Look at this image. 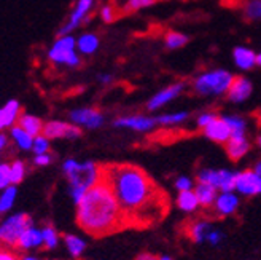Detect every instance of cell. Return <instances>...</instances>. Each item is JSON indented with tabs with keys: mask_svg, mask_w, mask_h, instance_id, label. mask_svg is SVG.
<instances>
[{
	"mask_svg": "<svg viewBox=\"0 0 261 260\" xmlns=\"http://www.w3.org/2000/svg\"><path fill=\"white\" fill-rule=\"evenodd\" d=\"M102 182L110 187L127 227L145 228L161 222L169 211L167 193L136 164H102Z\"/></svg>",
	"mask_w": 261,
	"mask_h": 260,
	"instance_id": "1",
	"label": "cell"
},
{
	"mask_svg": "<svg viewBox=\"0 0 261 260\" xmlns=\"http://www.w3.org/2000/svg\"><path fill=\"white\" fill-rule=\"evenodd\" d=\"M76 224L85 233L102 238L127 227L124 214L106 182L91 187L76 206Z\"/></svg>",
	"mask_w": 261,
	"mask_h": 260,
	"instance_id": "2",
	"label": "cell"
},
{
	"mask_svg": "<svg viewBox=\"0 0 261 260\" xmlns=\"http://www.w3.org/2000/svg\"><path fill=\"white\" fill-rule=\"evenodd\" d=\"M234 77L226 69H211L199 74L193 80V91L199 96H225L234 82Z\"/></svg>",
	"mask_w": 261,
	"mask_h": 260,
	"instance_id": "3",
	"label": "cell"
},
{
	"mask_svg": "<svg viewBox=\"0 0 261 260\" xmlns=\"http://www.w3.org/2000/svg\"><path fill=\"white\" fill-rule=\"evenodd\" d=\"M62 173L70 187L91 188L102 180V166L94 161H76L73 158L65 160Z\"/></svg>",
	"mask_w": 261,
	"mask_h": 260,
	"instance_id": "4",
	"label": "cell"
},
{
	"mask_svg": "<svg viewBox=\"0 0 261 260\" xmlns=\"http://www.w3.org/2000/svg\"><path fill=\"white\" fill-rule=\"evenodd\" d=\"M48 59L56 64V66H65V67H78L80 66V53L76 50V38L69 35H58L55 43L49 46Z\"/></svg>",
	"mask_w": 261,
	"mask_h": 260,
	"instance_id": "5",
	"label": "cell"
},
{
	"mask_svg": "<svg viewBox=\"0 0 261 260\" xmlns=\"http://www.w3.org/2000/svg\"><path fill=\"white\" fill-rule=\"evenodd\" d=\"M32 227V219L25 212H16L8 216L2 225H0V241L8 249L18 248V243L22 237V233Z\"/></svg>",
	"mask_w": 261,
	"mask_h": 260,
	"instance_id": "6",
	"label": "cell"
},
{
	"mask_svg": "<svg viewBox=\"0 0 261 260\" xmlns=\"http://www.w3.org/2000/svg\"><path fill=\"white\" fill-rule=\"evenodd\" d=\"M96 0H76L73 8L70 10L67 19L59 28L58 35H69L73 31H76L80 26H83L85 22H88L91 19V15H93V8H94Z\"/></svg>",
	"mask_w": 261,
	"mask_h": 260,
	"instance_id": "7",
	"label": "cell"
},
{
	"mask_svg": "<svg viewBox=\"0 0 261 260\" xmlns=\"http://www.w3.org/2000/svg\"><path fill=\"white\" fill-rule=\"evenodd\" d=\"M236 179L238 173L231 170H202L198 174V182L214 185L218 192H234Z\"/></svg>",
	"mask_w": 261,
	"mask_h": 260,
	"instance_id": "8",
	"label": "cell"
},
{
	"mask_svg": "<svg viewBox=\"0 0 261 260\" xmlns=\"http://www.w3.org/2000/svg\"><path fill=\"white\" fill-rule=\"evenodd\" d=\"M43 134L49 139H78L82 137V128L73 125L72 122H62V120H49L45 123Z\"/></svg>",
	"mask_w": 261,
	"mask_h": 260,
	"instance_id": "9",
	"label": "cell"
},
{
	"mask_svg": "<svg viewBox=\"0 0 261 260\" xmlns=\"http://www.w3.org/2000/svg\"><path fill=\"white\" fill-rule=\"evenodd\" d=\"M69 120L80 126V128H86V129H97L103 125L106 122V116L103 113L97 109L93 107H78L70 110L69 113Z\"/></svg>",
	"mask_w": 261,
	"mask_h": 260,
	"instance_id": "10",
	"label": "cell"
},
{
	"mask_svg": "<svg viewBox=\"0 0 261 260\" xmlns=\"http://www.w3.org/2000/svg\"><path fill=\"white\" fill-rule=\"evenodd\" d=\"M115 128H123V129H133L137 133H150L158 126L156 116L150 115H127V116H120L113 122Z\"/></svg>",
	"mask_w": 261,
	"mask_h": 260,
	"instance_id": "11",
	"label": "cell"
},
{
	"mask_svg": "<svg viewBox=\"0 0 261 260\" xmlns=\"http://www.w3.org/2000/svg\"><path fill=\"white\" fill-rule=\"evenodd\" d=\"M184 89H185V83L184 82H175L172 85H169L163 89H160L158 93H154L148 102H147V109L150 112H156V110H160L163 109L164 106H167L169 102H172L175 101L181 93H184Z\"/></svg>",
	"mask_w": 261,
	"mask_h": 260,
	"instance_id": "12",
	"label": "cell"
},
{
	"mask_svg": "<svg viewBox=\"0 0 261 260\" xmlns=\"http://www.w3.org/2000/svg\"><path fill=\"white\" fill-rule=\"evenodd\" d=\"M236 193L242 197H258L261 195V176L253 170L238 173Z\"/></svg>",
	"mask_w": 261,
	"mask_h": 260,
	"instance_id": "13",
	"label": "cell"
},
{
	"mask_svg": "<svg viewBox=\"0 0 261 260\" xmlns=\"http://www.w3.org/2000/svg\"><path fill=\"white\" fill-rule=\"evenodd\" d=\"M202 133L208 140L217 142V144H226L232 136L231 128L223 116H217L211 125L202 129Z\"/></svg>",
	"mask_w": 261,
	"mask_h": 260,
	"instance_id": "14",
	"label": "cell"
},
{
	"mask_svg": "<svg viewBox=\"0 0 261 260\" xmlns=\"http://www.w3.org/2000/svg\"><path fill=\"white\" fill-rule=\"evenodd\" d=\"M253 93V85L252 82L247 79V77H242V75H238L236 79H234L229 91H228V101L232 102V104H242L249 99Z\"/></svg>",
	"mask_w": 261,
	"mask_h": 260,
	"instance_id": "15",
	"label": "cell"
},
{
	"mask_svg": "<svg viewBox=\"0 0 261 260\" xmlns=\"http://www.w3.org/2000/svg\"><path fill=\"white\" fill-rule=\"evenodd\" d=\"M212 207L218 217L232 216L239 209V195L234 192H220Z\"/></svg>",
	"mask_w": 261,
	"mask_h": 260,
	"instance_id": "16",
	"label": "cell"
},
{
	"mask_svg": "<svg viewBox=\"0 0 261 260\" xmlns=\"http://www.w3.org/2000/svg\"><path fill=\"white\" fill-rule=\"evenodd\" d=\"M232 61L234 66L241 70H252L255 66H258V53L250 46L238 45L232 50Z\"/></svg>",
	"mask_w": 261,
	"mask_h": 260,
	"instance_id": "17",
	"label": "cell"
},
{
	"mask_svg": "<svg viewBox=\"0 0 261 260\" xmlns=\"http://www.w3.org/2000/svg\"><path fill=\"white\" fill-rule=\"evenodd\" d=\"M21 104L18 99H10L5 102V106L0 109V128L2 129H11L16 126L21 119Z\"/></svg>",
	"mask_w": 261,
	"mask_h": 260,
	"instance_id": "18",
	"label": "cell"
},
{
	"mask_svg": "<svg viewBox=\"0 0 261 260\" xmlns=\"http://www.w3.org/2000/svg\"><path fill=\"white\" fill-rule=\"evenodd\" d=\"M225 147L228 157L234 161H239L250 152V140L247 139V136H232L225 144Z\"/></svg>",
	"mask_w": 261,
	"mask_h": 260,
	"instance_id": "19",
	"label": "cell"
},
{
	"mask_svg": "<svg viewBox=\"0 0 261 260\" xmlns=\"http://www.w3.org/2000/svg\"><path fill=\"white\" fill-rule=\"evenodd\" d=\"M215 227L212 225L211 220H194L187 228V235L188 238L196 243V244H202L207 243V237Z\"/></svg>",
	"mask_w": 261,
	"mask_h": 260,
	"instance_id": "20",
	"label": "cell"
},
{
	"mask_svg": "<svg viewBox=\"0 0 261 260\" xmlns=\"http://www.w3.org/2000/svg\"><path fill=\"white\" fill-rule=\"evenodd\" d=\"M43 246V231L42 228H37V227H29L22 233V237L18 243V249L22 251H31V249H37Z\"/></svg>",
	"mask_w": 261,
	"mask_h": 260,
	"instance_id": "21",
	"label": "cell"
},
{
	"mask_svg": "<svg viewBox=\"0 0 261 260\" xmlns=\"http://www.w3.org/2000/svg\"><path fill=\"white\" fill-rule=\"evenodd\" d=\"M100 46L99 37L94 32H85L80 37H76V50L82 55H94Z\"/></svg>",
	"mask_w": 261,
	"mask_h": 260,
	"instance_id": "22",
	"label": "cell"
},
{
	"mask_svg": "<svg viewBox=\"0 0 261 260\" xmlns=\"http://www.w3.org/2000/svg\"><path fill=\"white\" fill-rule=\"evenodd\" d=\"M194 192H196V197H198L199 204L202 207H212L215 204L218 193H220L214 185L202 184V182H198V184H196Z\"/></svg>",
	"mask_w": 261,
	"mask_h": 260,
	"instance_id": "23",
	"label": "cell"
},
{
	"mask_svg": "<svg viewBox=\"0 0 261 260\" xmlns=\"http://www.w3.org/2000/svg\"><path fill=\"white\" fill-rule=\"evenodd\" d=\"M18 125L24 129V131H28L31 136L37 137L43 134V128H45V123L42 119H38L35 115H31V113H22L21 119L18 122Z\"/></svg>",
	"mask_w": 261,
	"mask_h": 260,
	"instance_id": "24",
	"label": "cell"
},
{
	"mask_svg": "<svg viewBox=\"0 0 261 260\" xmlns=\"http://www.w3.org/2000/svg\"><path fill=\"white\" fill-rule=\"evenodd\" d=\"M62 241H64V246H65V249H67L69 255L75 260L80 258L86 251V241L78 235H69L67 233V235L62 237Z\"/></svg>",
	"mask_w": 261,
	"mask_h": 260,
	"instance_id": "25",
	"label": "cell"
},
{
	"mask_svg": "<svg viewBox=\"0 0 261 260\" xmlns=\"http://www.w3.org/2000/svg\"><path fill=\"white\" fill-rule=\"evenodd\" d=\"M10 139L19 150H32L34 147V136H31L28 131H24L19 125L10 129Z\"/></svg>",
	"mask_w": 261,
	"mask_h": 260,
	"instance_id": "26",
	"label": "cell"
},
{
	"mask_svg": "<svg viewBox=\"0 0 261 260\" xmlns=\"http://www.w3.org/2000/svg\"><path fill=\"white\" fill-rule=\"evenodd\" d=\"M177 206H178V209L184 212H194L201 204H199L198 197H196V192L190 190V192H178Z\"/></svg>",
	"mask_w": 261,
	"mask_h": 260,
	"instance_id": "27",
	"label": "cell"
},
{
	"mask_svg": "<svg viewBox=\"0 0 261 260\" xmlns=\"http://www.w3.org/2000/svg\"><path fill=\"white\" fill-rule=\"evenodd\" d=\"M190 113L188 112H169V113H163L156 116V122H158L160 126H166V128H172V126H178L181 123H185L188 120Z\"/></svg>",
	"mask_w": 261,
	"mask_h": 260,
	"instance_id": "28",
	"label": "cell"
},
{
	"mask_svg": "<svg viewBox=\"0 0 261 260\" xmlns=\"http://www.w3.org/2000/svg\"><path fill=\"white\" fill-rule=\"evenodd\" d=\"M188 35L184 34V32H177V31H171V32H167L166 37H164V46L167 50H180V48H184L187 43H188Z\"/></svg>",
	"mask_w": 261,
	"mask_h": 260,
	"instance_id": "29",
	"label": "cell"
},
{
	"mask_svg": "<svg viewBox=\"0 0 261 260\" xmlns=\"http://www.w3.org/2000/svg\"><path fill=\"white\" fill-rule=\"evenodd\" d=\"M16 197H18V188L16 185H10L7 188L2 190V195H0V212H8L13 204L16 201Z\"/></svg>",
	"mask_w": 261,
	"mask_h": 260,
	"instance_id": "30",
	"label": "cell"
},
{
	"mask_svg": "<svg viewBox=\"0 0 261 260\" xmlns=\"http://www.w3.org/2000/svg\"><path fill=\"white\" fill-rule=\"evenodd\" d=\"M223 119L229 125L232 136H247V122L242 119V116H239V115H223Z\"/></svg>",
	"mask_w": 261,
	"mask_h": 260,
	"instance_id": "31",
	"label": "cell"
},
{
	"mask_svg": "<svg viewBox=\"0 0 261 260\" xmlns=\"http://www.w3.org/2000/svg\"><path fill=\"white\" fill-rule=\"evenodd\" d=\"M244 18L252 22L261 21V0H247L244 5Z\"/></svg>",
	"mask_w": 261,
	"mask_h": 260,
	"instance_id": "32",
	"label": "cell"
},
{
	"mask_svg": "<svg viewBox=\"0 0 261 260\" xmlns=\"http://www.w3.org/2000/svg\"><path fill=\"white\" fill-rule=\"evenodd\" d=\"M43 231V246L51 251V249H55L58 248V244H59V233L55 227H51V225H46L42 228Z\"/></svg>",
	"mask_w": 261,
	"mask_h": 260,
	"instance_id": "33",
	"label": "cell"
},
{
	"mask_svg": "<svg viewBox=\"0 0 261 260\" xmlns=\"http://www.w3.org/2000/svg\"><path fill=\"white\" fill-rule=\"evenodd\" d=\"M10 173H11V185H18L25 177V164L21 160H15L10 163Z\"/></svg>",
	"mask_w": 261,
	"mask_h": 260,
	"instance_id": "34",
	"label": "cell"
},
{
	"mask_svg": "<svg viewBox=\"0 0 261 260\" xmlns=\"http://www.w3.org/2000/svg\"><path fill=\"white\" fill-rule=\"evenodd\" d=\"M34 155H42V153H49V139L45 134H40L34 137V147H32Z\"/></svg>",
	"mask_w": 261,
	"mask_h": 260,
	"instance_id": "35",
	"label": "cell"
},
{
	"mask_svg": "<svg viewBox=\"0 0 261 260\" xmlns=\"http://www.w3.org/2000/svg\"><path fill=\"white\" fill-rule=\"evenodd\" d=\"M158 0H126V10L127 11H139L143 8H148L154 5Z\"/></svg>",
	"mask_w": 261,
	"mask_h": 260,
	"instance_id": "36",
	"label": "cell"
},
{
	"mask_svg": "<svg viewBox=\"0 0 261 260\" xmlns=\"http://www.w3.org/2000/svg\"><path fill=\"white\" fill-rule=\"evenodd\" d=\"M174 185H175L177 192H190V190H194V187H196L193 179L188 177V176H180V177H177Z\"/></svg>",
	"mask_w": 261,
	"mask_h": 260,
	"instance_id": "37",
	"label": "cell"
},
{
	"mask_svg": "<svg viewBox=\"0 0 261 260\" xmlns=\"http://www.w3.org/2000/svg\"><path fill=\"white\" fill-rule=\"evenodd\" d=\"M11 185V173H10V164L8 163H2L0 164V187L7 188Z\"/></svg>",
	"mask_w": 261,
	"mask_h": 260,
	"instance_id": "38",
	"label": "cell"
},
{
	"mask_svg": "<svg viewBox=\"0 0 261 260\" xmlns=\"http://www.w3.org/2000/svg\"><path fill=\"white\" fill-rule=\"evenodd\" d=\"M217 113H214V112H202V113H199L198 115V119H196V125H198L201 129H204V128H207L208 125H211L215 119H217Z\"/></svg>",
	"mask_w": 261,
	"mask_h": 260,
	"instance_id": "39",
	"label": "cell"
},
{
	"mask_svg": "<svg viewBox=\"0 0 261 260\" xmlns=\"http://www.w3.org/2000/svg\"><path fill=\"white\" fill-rule=\"evenodd\" d=\"M86 192H88V188H83V187H70V190H69L70 198H72V201H73L76 206L83 201Z\"/></svg>",
	"mask_w": 261,
	"mask_h": 260,
	"instance_id": "40",
	"label": "cell"
},
{
	"mask_svg": "<svg viewBox=\"0 0 261 260\" xmlns=\"http://www.w3.org/2000/svg\"><path fill=\"white\" fill-rule=\"evenodd\" d=\"M51 161H53V155L51 153H42V155H34L32 158V163L38 168H43V166H48Z\"/></svg>",
	"mask_w": 261,
	"mask_h": 260,
	"instance_id": "41",
	"label": "cell"
},
{
	"mask_svg": "<svg viewBox=\"0 0 261 260\" xmlns=\"http://www.w3.org/2000/svg\"><path fill=\"white\" fill-rule=\"evenodd\" d=\"M221 241H223V231H220V230L214 228L211 233H208V237H207V243L211 244V246H218Z\"/></svg>",
	"mask_w": 261,
	"mask_h": 260,
	"instance_id": "42",
	"label": "cell"
},
{
	"mask_svg": "<svg viewBox=\"0 0 261 260\" xmlns=\"http://www.w3.org/2000/svg\"><path fill=\"white\" fill-rule=\"evenodd\" d=\"M100 18L106 21V22H112L115 19V10L107 5V7H102L100 8Z\"/></svg>",
	"mask_w": 261,
	"mask_h": 260,
	"instance_id": "43",
	"label": "cell"
},
{
	"mask_svg": "<svg viewBox=\"0 0 261 260\" xmlns=\"http://www.w3.org/2000/svg\"><path fill=\"white\" fill-rule=\"evenodd\" d=\"M134 260H160V257H156L154 254H150V252H142Z\"/></svg>",
	"mask_w": 261,
	"mask_h": 260,
	"instance_id": "44",
	"label": "cell"
},
{
	"mask_svg": "<svg viewBox=\"0 0 261 260\" xmlns=\"http://www.w3.org/2000/svg\"><path fill=\"white\" fill-rule=\"evenodd\" d=\"M97 80H99V83H102V85H109V83H112V75L110 74H99V77H97Z\"/></svg>",
	"mask_w": 261,
	"mask_h": 260,
	"instance_id": "45",
	"label": "cell"
},
{
	"mask_svg": "<svg viewBox=\"0 0 261 260\" xmlns=\"http://www.w3.org/2000/svg\"><path fill=\"white\" fill-rule=\"evenodd\" d=\"M0 260H19V258L10 251H2L0 252Z\"/></svg>",
	"mask_w": 261,
	"mask_h": 260,
	"instance_id": "46",
	"label": "cell"
},
{
	"mask_svg": "<svg viewBox=\"0 0 261 260\" xmlns=\"http://www.w3.org/2000/svg\"><path fill=\"white\" fill-rule=\"evenodd\" d=\"M8 146V136L7 134H0V149H7Z\"/></svg>",
	"mask_w": 261,
	"mask_h": 260,
	"instance_id": "47",
	"label": "cell"
},
{
	"mask_svg": "<svg viewBox=\"0 0 261 260\" xmlns=\"http://www.w3.org/2000/svg\"><path fill=\"white\" fill-rule=\"evenodd\" d=\"M19 260H40V258L35 257V255H32V254H25V255H21Z\"/></svg>",
	"mask_w": 261,
	"mask_h": 260,
	"instance_id": "48",
	"label": "cell"
},
{
	"mask_svg": "<svg viewBox=\"0 0 261 260\" xmlns=\"http://www.w3.org/2000/svg\"><path fill=\"white\" fill-rule=\"evenodd\" d=\"M253 171L256 173V174H259L261 176V160L255 164V168H253Z\"/></svg>",
	"mask_w": 261,
	"mask_h": 260,
	"instance_id": "49",
	"label": "cell"
},
{
	"mask_svg": "<svg viewBox=\"0 0 261 260\" xmlns=\"http://www.w3.org/2000/svg\"><path fill=\"white\" fill-rule=\"evenodd\" d=\"M255 142H256V146H258V147L261 149V134H259V136L256 137V140H255Z\"/></svg>",
	"mask_w": 261,
	"mask_h": 260,
	"instance_id": "50",
	"label": "cell"
},
{
	"mask_svg": "<svg viewBox=\"0 0 261 260\" xmlns=\"http://www.w3.org/2000/svg\"><path fill=\"white\" fill-rule=\"evenodd\" d=\"M160 260H174V258H171L169 255H161V257H160Z\"/></svg>",
	"mask_w": 261,
	"mask_h": 260,
	"instance_id": "51",
	"label": "cell"
},
{
	"mask_svg": "<svg viewBox=\"0 0 261 260\" xmlns=\"http://www.w3.org/2000/svg\"><path fill=\"white\" fill-rule=\"evenodd\" d=\"M258 66L261 67V51H259V53H258Z\"/></svg>",
	"mask_w": 261,
	"mask_h": 260,
	"instance_id": "52",
	"label": "cell"
},
{
	"mask_svg": "<svg viewBox=\"0 0 261 260\" xmlns=\"http://www.w3.org/2000/svg\"><path fill=\"white\" fill-rule=\"evenodd\" d=\"M258 122H259V123H261V110H259V112H258Z\"/></svg>",
	"mask_w": 261,
	"mask_h": 260,
	"instance_id": "53",
	"label": "cell"
}]
</instances>
